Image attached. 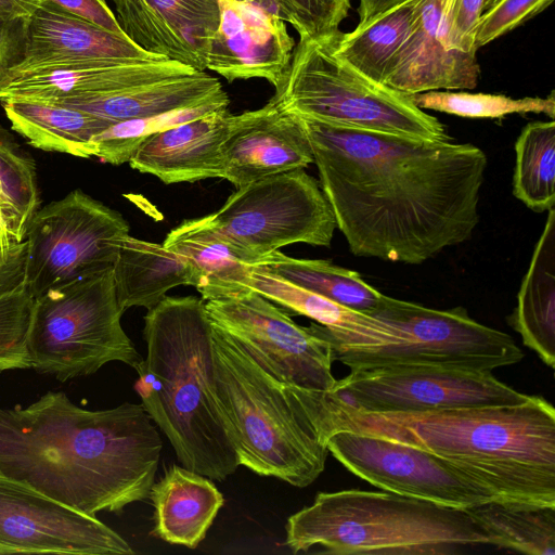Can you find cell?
<instances>
[{
	"label": "cell",
	"instance_id": "1",
	"mask_svg": "<svg viewBox=\"0 0 555 555\" xmlns=\"http://www.w3.org/2000/svg\"><path fill=\"white\" fill-rule=\"evenodd\" d=\"M300 120L354 256L421 264L472 237L488 165L481 149Z\"/></svg>",
	"mask_w": 555,
	"mask_h": 555
},
{
	"label": "cell",
	"instance_id": "2",
	"mask_svg": "<svg viewBox=\"0 0 555 555\" xmlns=\"http://www.w3.org/2000/svg\"><path fill=\"white\" fill-rule=\"evenodd\" d=\"M163 442L143 408L89 411L62 391L0 406V472L91 516L146 500Z\"/></svg>",
	"mask_w": 555,
	"mask_h": 555
},
{
	"label": "cell",
	"instance_id": "3",
	"mask_svg": "<svg viewBox=\"0 0 555 555\" xmlns=\"http://www.w3.org/2000/svg\"><path fill=\"white\" fill-rule=\"evenodd\" d=\"M282 387L325 444L339 430L398 441L451 463L500 501L555 506V409L541 396L505 406L365 412L328 391Z\"/></svg>",
	"mask_w": 555,
	"mask_h": 555
},
{
	"label": "cell",
	"instance_id": "4",
	"mask_svg": "<svg viewBox=\"0 0 555 555\" xmlns=\"http://www.w3.org/2000/svg\"><path fill=\"white\" fill-rule=\"evenodd\" d=\"M146 357L134 367L141 404L181 466L222 481L240 466L214 391L212 323L205 301L165 296L144 317Z\"/></svg>",
	"mask_w": 555,
	"mask_h": 555
},
{
	"label": "cell",
	"instance_id": "5",
	"mask_svg": "<svg viewBox=\"0 0 555 555\" xmlns=\"http://www.w3.org/2000/svg\"><path fill=\"white\" fill-rule=\"evenodd\" d=\"M293 553L314 546L334 555H450L488 544L464 509L391 492H319L286 522Z\"/></svg>",
	"mask_w": 555,
	"mask_h": 555
},
{
	"label": "cell",
	"instance_id": "6",
	"mask_svg": "<svg viewBox=\"0 0 555 555\" xmlns=\"http://www.w3.org/2000/svg\"><path fill=\"white\" fill-rule=\"evenodd\" d=\"M212 361L216 402L240 465L297 488L314 482L330 452L292 409L282 384L215 324Z\"/></svg>",
	"mask_w": 555,
	"mask_h": 555
},
{
	"label": "cell",
	"instance_id": "7",
	"mask_svg": "<svg viewBox=\"0 0 555 555\" xmlns=\"http://www.w3.org/2000/svg\"><path fill=\"white\" fill-rule=\"evenodd\" d=\"M333 36V35H332ZM332 36L300 37L271 100L300 118L428 140L449 141L444 126L411 94L367 78L334 51Z\"/></svg>",
	"mask_w": 555,
	"mask_h": 555
},
{
	"label": "cell",
	"instance_id": "8",
	"mask_svg": "<svg viewBox=\"0 0 555 555\" xmlns=\"http://www.w3.org/2000/svg\"><path fill=\"white\" fill-rule=\"evenodd\" d=\"M122 313L113 267L50 288L35 298L31 367L62 382L113 361L134 369L143 358L121 326Z\"/></svg>",
	"mask_w": 555,
	"mask_h": 555
},
{
	"label": "cell",
	"instance_id": "9",
	"mask_svg": "<svg viewBox=\"0 0 555 555\" xmlns=\"http://www.w3.org/2000/svg\"><path fill=\"white\" fill-rule=\"evenodd\" d=\"M393 338L377 346H331L350 370L386 365H439L493 371L520 362L522 350L506 333L472 319L462 307L438 310L382 295L367 313Z\"/></svg>",
	"mask_w": 555,
	"mask_h": 555
},
{
	"label": "cell",
	"instance_id": "10",
	"mask_svg": "<svg viewBox=\"0 0 555 555\" xmlns=\"http://www.w3.org/2000/svg\"><path fill=\"white\" fill-rule=\"evenodd\" d=\"M211 216L254 264L294 243L328 247L337 228L320 182L304 169L238 188Z\"/></svg>",
	"mask_w": 555,
	"mask_h": 555
},
{
	"label": "cell",
	"instance_id": "11",
	"mask_svg": "<svg viewBox=\"0 0 555 555\" xmlns=\"http://www.w3.org/2000/svg\"><path fill=\"white\" fill-rule=\"evenodd\" d=\"M129 224L80 189L38 209L28 223L25 285L34 298L113 267Z\"/></svg>",
	"mask_w": 555,
	"mask_h": 555
},
{
	"label": "cell",
	"instance_id": "12",
	"mask_svg": "<svg viewBox=\"0 0 555 555\" xmlns=\"http://www.w3.org/2000/svg\"><path fill=\"white\" fill-rule=\"evenodd\" d=\"M493 371L439 365L358 367L327 390L365 412H426L459 408L505 406L526 402L522 393Z\"/></svg>",
	"mask_w": 555,
	"mask_h": 555
},
{
	"label": "cell",
	"instance_id": "13",
	"mask_svg": "<svg viewBox=\"0 0 555 555\" xmlns=\"http://www.w3.org/2000/svg\"><path fill=\"white\" fill-rule=\"evenodd\" d=\"M204 301L212 324L278 382L323 391L334 387L331 345L259 293L249 289Z\"/></svg>",
	"mask_w": 555,
	"mask_h": 555
},
{
	"label": "cell",
	"instance_id": "14",
	"mask_svg": "<svg viewBox=\"0 0 555 555\" xmlns=\"http://www.w3.org/2000/svg\"><path fill=\"white\" fill-rule=\"evenodd\" d=\"M326 447L350 473L387 492L457 509L498 500L480 481L416 447L348 430L331 434Z\"/></svg>",
	"mask_w": 555,
	"mask_h": 555
},
{
	"label": "cell",
	"instance_id": "15",
	"mask_svg": "<svg viewBox=\"0 0 555 555\" xmlns=\"http://www.w3.org/2000/svg\"><path fill=\"white\" fill-rule=\"evenodd\" d=\"M132 555L95 516L72 508L0 472V554Z\"/></svg>",
	"mask_w": 555,
	"mask_h": 555
},
{
	"label": "cell",
	"instance_id": "16",
	"mask_svg": "<svg viewBox=\"0 0 555 555\" xmlns=\"http://www.w3.org/2000/svg\"><path fill=\"white\" fill-rule=\"evenodd\" d=\"M222 13L206 69L228 81L261 78L276 88L291 65L295 41L286 22L241 0H221Z\"/></svg>",
	"mask_w": 555,
	"mask_h": 555
},
{
	"label": "cell",
	"instance_id": "17",
	"mask_svg": "<svg viewBox=\"0 0 555 555\" xmlns=\"http://www.w3.org/2000/svg\"><path fill=\"white\" fill-rule=\"evenodd\" d=\"M128 38L147 52L205 70L221 0H112Z\"/></svg>",
	"mask_w": 555,
	"mask_h": 555
},
{
	"label": "cell",
	"instance_id": "18",
	"mask_svg": "<svg viewBox=\"0 0 555 555\" xmlns=\"http://www.w3.org/2000/svg\"><path fill=\"white\" fill-rule=\"evenodd\" d=\"M223 178L237 189L314 162L298 116L272 100L264 106L234 115L222 144Z\"/></svg>",
	"mask_w": 555,
	"mask_h": 555
},
{
	"label": "cell",
	"instance_id": "19",
	"mask_svg": "<svg viewBox=\"0 0 555 555\" xmlns=\"http://www.w3.org/2000/svg\"><path fill=\"white\" fill-rule=\"evenodd\" d=\"M194 70L168 59L59 62L11 77L0 90V100L59 102L88 99Z\"/></svg>",
	"mask_w": 555,
	"mask_h": 555
},
{
	"label": "cell",
	"instance_id": "20",
	"mask_svg": "<svg viewBox=\"0 0 555 555\" xmlns=\"http://www.w3.org/2000/svg\"><path fill=\"white\" fill-rule=\"evenodd\" d=\"M479 73L476 55L449 46L443 0H423L417 21L393 57L384 85L408 94L474 89Z\"/></svg>",
	"mask_w": 555,
	"mask_h": 555
},
{
	"label": "cell",
	"instance_id": "21",
	"mask_svg": "<svg viewBox=\"0 0 555 555\" xmlns=\"http://www.w3.org/2000/svg\"><path fill=\"white\" fill-rule=\"evenodd\" d=\"M228 107L154 133L135 150L131 168L165 184L223 178L222 144L233 122Z\"/></svg>",
	"mask_w": 555,
	"mask_h": 555
},
{
	"label": "cell",
	"instance_id": "22",
	"mask_svg": "<svg viewBox=\"0 0 555 555\" xmlns=\"http://www.w3.org/2000/svg\"><path fill=\"white\" fill-rule=\"evenodd\" d=\"M158 59L165 57L145 51L126 35L112 33L42 0L28 18L25 59L11 72L9 79L29 69L66 61Z\"/></svg>",
	"mask_w": 555,
	"mask_h": 555
},
{
	"label": "cell",
	"instance_id": "23",
	"mask_svg": "<svg viewBox=\"0 0 555 555\" xmlns=\"http://www.w3.org/2000/svg\"><path fill=\"white\" fill-rule=\"evenodd\" d=\"M149 498L154 506L153 534L188 548H196L205 539L223 505L212 479L179 465L165 470Z\"/></svg>",
	"mask_w": 555,
	"mask_h": 555
},
{
	"label": "cell",
	"instance_id": "24",
	"mask_svg": "<svg viewBox=\"0 0 555 555\" xmlns=\"http://www.w3.org/2000/svg\"><path fill=\"white\" fill-rule=\"evenodd\" d=\"M224 100L229 98L217 78L205 70H194L99 96L51 103L78 108L118 122Z\"/></svg>",
	"mask_w": 555,
	"mask_h": 555
},
{
	"label": "cell",
	"instance_id": "25",
	"mask_svg": "<svg viewBox=\"0 0 555 555\" xmlns=\"http://www.w3.org/2000/svg\"><path fill=\"white\" fill-rule=\"evenodd\" d=\"M186 258L198 274L203 300L249 291L254 262L215 224L212 216L186 219L170 230L163 243Z\"/></svg>",
	"mask_w": 555,
	"mask_h": 555
},
{
	"label": "cell",
	"instance_id": "26",
	"mask_svg": "<svg viewBox=\"0 0 555 555\" xmlns=\"http://www.w3.org/2000/svg\"><path fill=\"white\" fill-rule=\"evenodd\" d=\"M120 309L155 307L165 294L179 285H198V274L183 256L163 244L128 235L113 264Z\"/></svg>",
	"mask_w": 555,
	"mask_h": 555
},
{
	"label": "cell",
	"instance_id": "27",
	"mask_svg": "<svg viewBox=\"0 0 555 555\" xmlns=\"http://www.w3.org/2000/svg\"><path fill=\"white\" fill-rule=\"evenodd\" d=\"M509 325L550 367L555 364V209H550Z\"/></svg>",
	"mask_w": 555,
	"mask_h": 555
},
{
	"label": "cell",
	"instance_id": "28",
	"mask_svg": "<svg viewBox=\"0 0 555 555\" xmlns=\"http://www.w3.org/2000/svg\"><path fill=\"white\" fill-rule=\"evenodd\" d=\"M12 129L39 150L80 158L93 157L92 139L112 121L57 103L0 100Z\"/></svg>",
	"mask_w": 555,
	"mask_h": 555
},
{
	"label": "cell",
	"instance_id": "29",
	"mask_svg": "<svg viewBox=\"0 0 555 555\" xmlns=\"http://www.w3.org/2000/svg\"><path fill=\"white\" fill-rule=\"evenodd\" d=\"M423 0H404L350 33L332 36L335 53L367 78L383 83L390 64L410 36Z\"/></svg>",
	"mask_w": 555,
	"mask_h": 555
},
{
	"label": "cell",
	"instance_id": "30",
	"mask_svg": "<svg viewBox=\"0 0 555 555\" xmlns=\"http://www.w3.org/2000/svg\"><path fill=\"white\" fill-rule=\"evenodd\" d=\"M464 511L488 544L530 555L555 554V506L492 500Z\"/></svg>",
	"mask_w": 555,
	"mask_h": 555
},
{
	"label": "cell",
	"instance_id": "31",
	"mask_svg": "<svg viewBox=\"0 0 555 555\" xmlns=\"http://www.w3.org/2000/svg\"><path fill=\"white\" fill-rule=\"evenodd\" d=\"M258 264L266 266L276 275L299 287L364 314L376 307L383 295L358 272L327 260L297 259L275 250Z\"/></svg>",
	"mask_w": 555,
	"mask_h": 555
},
{
	"label": "cell",
	"instance_id": "32",
	"mask_svg": "<svg viewBox=\"0 0 555 555\" xmlns=\"http://www.w3.org/2000/svg\"><path fill=\"white\" fill-rule=\"evenodd\" d=\"M516 164L513 193L535 212L555 205V122L533 121L515 143Z\"/></svg>",
	"mask_w": 555,
	"mask_h": 555
},
{
	"label": "cell",
	"instance_id": "33",
	"mask_svg": "<svg viewBox=\"0 0 555 555\" xmlns=\"http://www.w3.org/2000/svg\"><path fill=\"white\" fill-rule=\"evenodd\" d=\"M39 205L35 159L0 125V210L20 242Z\"/></svg>",
	"mask_w": 555,
	"mask_h": 555
},
{
	"label": "cell",
	"instance_id": "34",
	"mask_svg": "<svg viewBox=\"0 0 555 555\" xmlns=\"http://www.w3.org/2000/svg\"><path fill=\"white\" fill-rule=\"evenodd\" d=\"M229 103V100L214 101L159 115L114 122L92 139L93 157L112 165L128 163L140 144L154 133L218 108L228 107Z\"/></svg>",
	"mask_w": 555,
	"mask_h": 555
},
{
	"label": "cell",
	"instance_id": "35",
	"mask_svg": "<svg viewBox=\"0 0 555 555\" xmlns=\"http://www.w3.org/2000/svg\"><path fill=\"white\" fill-rule=\"evenodd\" d=\"M415 105L467 118H501L515 113H543L555 116L554 92L543 98L512 99L500 94L427 91L411 94Z\"/></svg>",
	"mask_w": 555,
	"mask_h": 555
},
{
	"label": "cell",
	"instance_id": "36",
	"mask_svg": "<svg viewBox=\"0 0 555 555\" xmlns=\"http://www.w3.org/2000/svg\"><path fill=\"white\" fill-rule=\"evenodd\" d=\"M34 304L25 282L0 296V372L31 367L28 336Z\"/></svg>",
	"mask_w": 555,
	"mask_h": 555
},
{
	"label": "cell",
	"instance_id": "37",
	"mask_svg": "<svg viewBox=\"0 0 555 555\" xmlns=\"http://www.w3.org/2000/svg\"><path fill=\"white\" fill-rule=\"evenodd\" d=\"M288 23L300 37L322 38L339 31L348 16L350 0H282Z\"/></svg>",
	"mask_w": 555,
	"mask_h": 555
},
{
	"label": "cell",
	"instance_id": "38",
	"mask_svg": "<svg viewBox=\"0 0 555 555\" xmlns=\"http://www.w3.org/2000/svg\"><path fill=\"white\" fill-rule=\"evenodd\" d=\"M553 0H499L485 11L477 24V50L546 9Z\"/></svg>",
	"mask_w": 555,
	"mask_h": 555
},
{
	"label": "cell",
	"instance_id": "39",
	"mask_svg": "<svg viewBox=\"0 0 555 555\" xmlns=\"http://www.w3.org/2000/svg\"><path fill=\"white\" fill-rule=\"evenodd\" d=\"M485 0H443L448 42L454 50L476 55L475 37Z\"/></svg>",
	"mask_w": 555,
	"mask_h": 555
},
{
	"label": "cell",
	"instance_id": "40",
	"mask_svg": "<svg viewBox=\"0 0 555 555\" xmlns=\"http://www.w3.org/2000/svg\"><path fill=\"white\" fill-rule=\"evenodd\" d=\"M29 16L0 17V90L25 59Z\"/></svg>",
	"mask_w": 555,
	"mask_h": 555
},
{
	"label": "cell",
	"instance_id": "41",
	"mask_svg": "<svg viewBox=\"0 0 555 555\" xmlns=\"http://www.w3.org/2000/svg\"><path fill=\"white\" fill-rule=\"evenodd\" d=\"M42 1V0H40ZM112 33L126 35L105 0H47Z\"/></svg>",
	"mask_w": 555,
	"mask_h": 555
},
{
	"label": "cell",
	"instance_id": "42",
	"mask_svg": "<svg viewBox=\"0 0 555 555\" xmlns=\"http://www.w3.org/2000/svg\"><path fill=\"white\" fill-rule=\"evenodd\" d=\"M26 241L0 259V296L14 291L25 282Z\"/></svg>",
	"mask_w": 555,
	"mask_h": 555
},
{
	"label": "cell",
	"instance_id": "43",
	"mask_svg": "<svg viewBox=\"0 0 555 555\" xmlns=\"http://www.w3.org/2000/svg\"><path fill=\"white\" fill-rule=\"evenodd\" d=\"M404 0H360L358 13H359V24L358 26H363L370 21H372L377 15L384 13L385 11L393 8L395 5L401 3Z\"/></svg>",
	"mask_w": 555,
	"mask_h": 555
},
{
	"label": "cell",
	"instance_id": "44",
	"mask_svg": "<svg viewBox=\"0 0 555 555\" xmlns=\"http://www.w3.org/2000/svg\"><path fill=\"white\" fill-rule=\"evenodd\" d=\"M40 0H0V17L30 16Z\"/></svg>",
	"mask_w": 555,
	"mask_h": 555
},
{
	"label": "cell",
	"instance_id": "45",
	"mask_svg": "<svg viewBox=\"0 0 555 555\" xmlns=\"http://www.w3.org/2000/svg\"><path fill=\"white\" fill-rule=\"evenodd\" d=\"M21 243L12 233L8 221L0 210V259L8 256Z\"/></svg>",
	"mask_w": 555,
	"mask_h": 555
},
{
	"label": "cell",
	"instance_id": "46",
	"mask_svg": "<svg viewBox=\"0 0 555 555\" xmlns=\"http://www.w3.org/2000/svg\"><path fill=\"white\" fill-rule=\"evenodd\" d=\"M251 3L267 13L274 15L288 23V16L282 0H241Z\"/></svg>",
	"mask_w": 555,
	"mask_h": 555
},
{
	"label": "cell",
	"instance_id": "47",
	"mask_svg": "<svg viewBox=\"0 0 555 555\" xmlns=\"http://www.w3.org/2000/svg\"><path fill=\"white\" fill-rule=\"evenodd\" d=\"M499 0H485L483 1V9L482 13L487 10H489L493 4H495Z\"/></svg>",
	"mask_w": 555,
	"mask_h": 555
}]
</instances>
